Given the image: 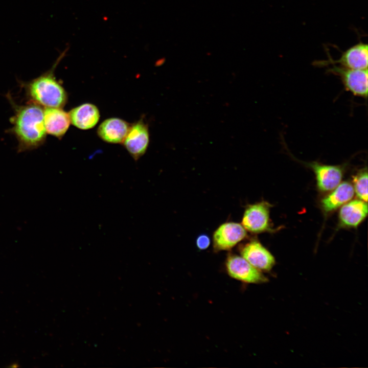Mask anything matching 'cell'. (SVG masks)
<instances>
[{
  "mask_svg": "<svg viewBox=\"0 0 368 368\" xmlns=\"http://www.w3.org/2000/svg\"><path fill=\"white\" fill-rule=\"evenodd\" d=\"M14 110L10 118L12 127L8 132L15 136L18 142V152L30 151L41 146L45 142L43 108L29 102L26 105L15 104L9 95L7 97Z\"/></svg>",
  "mask_w": 368,
  "mask_h": 368,
  "instance_id": "1",
  "label": "cell"
},
{
  "mask_svg": "<svg viewBox=\"0 0 368 368\" xmlns=\"http://www.w3.org/2000/svg\"><path fill=\"white\" fill-rule=\"evenodd\" d=\"M66 51L67 49L60 54L51 68L23 84L29 102L44 107L62 108L65 105L67 95L63 87L56 80L54 71Z\"/></svg>",
  "mask_w": 368,
  "mask_h": 368,
  "instance_id": "2",
  "label": "cell"
},
{
  "mask_svg": "<svg viewBox=\"0 0 368 368\" xmlns=\"http://www.w3.org/2000/svg\"><path fill=\"white\" fill-rule=\"evenodd\" d=\"M328 72L337 76L345 89L356 97L366 99L368 94L367 69L355 70L335 64Z\"/></svg>",
  "mask_w": 368,
  "mask_h": 368,
  "instance_id": "3",
  "label": "cell"
},
{
  "mask_svg": "<svg viewBox=\"0 0 368 368\" xmlns=\"http://www.w3.org/2000/svg\"><path fill=\"white\" fill-rule=\"evenodd\" d=\"M225 266L230 277L242 282L261 284L268 281L260 270L252 266L242 256L228 255Z\"/></svg>",
  "mask_w": 368,
  "mask_h": 368,
  "instance_id": "4",
  "label": "cell"
},
{
  "mask_svg": "<svg viewBox=\"0 0 368 368\" xmlns=\"http://www.w3.org/2000/svg\"><path fill=\"white\" fill-rule=\"evenodd\" d=\"M270 204L265 201L248 205L241 222L245 230L252 233L270 231Z\"/></svg>",
  "mask_w": 368,
  "mask_h": 368,
  "instance_id": "5",
  "label": "cell"
},
{
  "mask_svg": "<svg viewBox=\"0 0 368 368\" xmlns=\"http://www.w3.org/2000/svg\"><path fill=\"white\" fill-rule=\"evenodd\" d=\"M246 236V231L241 224L233 222L224 223L214 233V248L216 251L231 249Z\"/></svg>",
  "mask_w": 368,
  "mask_h": 368,
  "instance_id": "6",
  "label": "cell"
},
{
  "mask_svg": "<svg viewBox=\"0 0 368 368\" xmlns=\"http://www.w3.org/2000/svg\"><path fill=\"white\" fill-rule=\"evenodd\" d=\"M367 45L359 42L343 52L338 60L329 57L328 60L315 61L314 63L318 66L338 64L348 68L363 70L367 69Z\"/></svg>",
  "mask_w": 368,
  "mask_h": 368,
  "instance_id": "7",
  "label": "cell"
},
{
  "mask_svg": "<svg viewBox=\"0 0 368 368\" xmlns=\"http://www.w3.org/2000/svg\"><path fill=\"white\" fill-rule=\"evenodd\" d=\"M123 145L135 160H137L146 152L149 143L147 125L139 121L129 127Z\"/></svg>",
  "mask_w": 368,
  "mask_h": 368,
  "instance_id": "8",
  "label": "cell"
},
{
  "mask_svg": "<svg viewBox=\"0 0 368 368\" xmlns=\"http://www.w3.org/2000/svg\"><path fill=\"white\" fill-rule=\"evenodd\" d=\"M240 250L241 256L261 271H269L275 264L273 255L258 241H251Z\"/></svg>",
  "mask_w": 368,
  "mask_h": 368,
  "instance_id": "9",
  "label": "cell"
},
{
  "mask_svg": "<svg viewBox=\"0 0 368 368\" xmlns=\"http://www.w3.org/2000/svg\"><path fill=\"white\" fill-rule=\"evenodd\" d=\"M306 165L314 172L317 187L320 191H332L340 183L343 176L340 166L325 165L316 162L307 163Z\"/></svg>",
  "mask_w": 368,
  "mask_h": 368,
  "instance_id": "10",
  "label": "cell"
},
{
  "mask_svg": "<svg viewBox=\"0 0 368 368\" xmlns=\"http://www.w3.org/2000/svg\"><path fill=\"white\" fill-rule=\"evenodd\" d=\"M43 118L47 133L51 135L61 139L69 128V114L61 108L45 107Z\"/></svg>",
  "mask_w": 368,
  "mask_h": 368,
  "instance_id": "11",
  "label": "cell"
},
{
  "mask_svg": "<svg viewBox=\"0 0 368 368\" xmlns=\"http://www.w3.org/2000/svg\"><path fill=\"white\" fill-rule=\"evenodd\" d=\"M367 210V202L360 199L347 202L341 206L339 213L340 224L349 227H356L366 218Z\"/></svg>",
  "mask_w": 368,
  "mask_h": 368,
  "instance_id": "12",
  "label": "cell"
},
{
  "mask_svg": "<svg viewBox=\"0 0 368 368\" xmlns=\"http://www.w3.org/2000/svg\"><path fill=\"white\" fill-rule=\"evenodd\" d=\"M129 124L119 118H109L104 121L98 128L99 136L106 142L122 143L129 129Z\"/></svg>",
  "mask_w": 368,
  "mask_h": 368,
  "instance_id": "13",
  "label": "cell"
},
{
  "mask_svg": "<svg viewBox=\"0 0 368 368\" xmlns=\"http://www.w3.org/2000/svg\"><path fill=\"white\" fill-rule=\"evenodd\" d=\"M68 114L72 124L83 130L94 127L100 118L98 108L90 103H85L72 109Z\"/></svg>",
  "mask_w": 368,
  "mask_h": 368,
  "instance_id": "14",
  "label": "cell"
},
{
  "mask_svg": "<svg viewBox=\"0 0 368 368\" xmlns=\"http://www.w3.org/2000/svg\"><path fill=\"white\" fill-rule=\"evenodd\" d=\"M329 194L321 201V205L326 213L332 212L349 202L354 196L353 186L348 181L340 183Z\"/></svg>",
  "mask_w": 368,
  "mask_h": 368,
  "instance_id": "15",
  "label": "cell"
},
{
  "mask_svg": "<svg viewBox=\"0 0 368 368\" xmlns=\"http://www.w3.org/2000/svg\"><path fill=\"white\" fill-rule=\"evenodd\" d=\"M353 188L357 197L365 202L367 201V172L366 169L359 172L353 180Z\"/></svg>",
  "mask_w": 368,
  "mask_h": 368,
  "instance_id": "16",
  "label": "cell"
},
{
  "mask_svg": "<svg viewBox=\"0 0 368 368\" xmlns=\"http://www.w3.org/2000/svg\"><path fill=\"white\" fill-rule=\"evenodd\" d=\"M210 244V238L205 235H201L196 239V245L200 249H205L209 247Z\"/></svg>",
  "mask_w": 368,
  "mask_h": 368,
  "instance_id": "17",
  "label": "cell"
}]
</instances>
